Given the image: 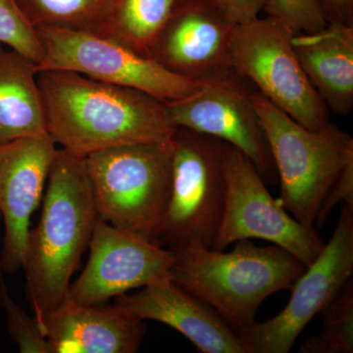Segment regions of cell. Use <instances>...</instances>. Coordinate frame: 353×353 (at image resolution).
Masks as SVG:
<instances>
[{"label":"cell","instance_id":"cell-3","mask_svg":"<svg viewBox=\"0 0 353 353\" xmlns=\"http://www.w3.org/2000/svg\"><path fill=\"white\" fill-rule=\"evenodd\" d=\"M171 280L210 306L234 331L255 321L267 299L290 290L306 266L278 245L234 243L232 252L201 243L171 250Z\"/></svg>","mask_w":353,"mask_h":353},{"label":"cell","instance_id":"cell-5","mask_svg":"<svg viewBox=\"0 0 353 353\" xmlns=\"http://www.w3.org/2000/svg\"><path fill=\"white\" fill-rule=\"evenodd\" d=\"M171 148L143 143L85 157L97 218L157 243L170 197Z\"/></svg>","mask_w":353,"mask_h":353},{"label":"cell","instance_id":"cell-22","mask_svg":"<svg viewBox=\"0 0 353 353\" xmlns=\"http://www.w3.org/2000/svg\"><path fill=\"white\" fill-rule=\"evenodd\" d=\"M0 43L18 51L37 65L43 58L37 28L27 19L16 0H0Z\"/></svg>","mask_w":353,"mask_h":353},{"label":"cell","instance_id":"cell-16","mask_svg":"<svg viewBox=\"0 0 353 353\" xmlns=\"http://www.w3.org/2000/svg\"><path fill=\"white\" fill-rule=\"evenodd\" d=\"M52 353H136L146 326L117 306H87L65 299L44 320Z\"/></svg>","mask_w":353,"mask_h":353},{"label":"cell","instance_id":"cell-8","mask_svg":"<svg viewBox=\"0 0 353 353\" xmlns=\"http://www.w3.org/2000/svg\"><path fill=\"white\" fill-rule=\"evenodd\" d=\"M37 32L43 48L38 72H75L141 90L165 102L183 99L205 85L181 78L152 58L97 32L50 26L38 27Z\"/></svg>","mask_w":353,"mask_h":353},{"label":"cell","instance_id":"cell-24","mask_svg":"<svg viewBox=\"0 0 353 353\" xmlns=\"http://www.w3.org/2000/svg\"><path fill=\"white\" fill-rule=\"evenodd\" d=\"M264 11L294 34L319 31L327 25L318 0H267Z\"/></svg>","mask_w":353,"mask_h":353},{"label":"cell","instance_id":"cell-14","mask_svg":"<svg viewBox=\"0 0 353 353\" xmlns=\"http://www.w3.org/2000/svg\"><path fill=\"white\" fill-rule=\"evenodd\" d=\"M57 152L50 134L0 145V213L6 227L0 268L7 274L23 268L30 219L43 199Z\"/></svg>","mask_w":353,"mask_h":353},{"label":"cell","instance_id":"cell-26","mask_svg":"<svg viewBox=\"0 0 353 353\" xmlns=\"http://www.w3.org/2000/svg\"><path fill=\"white\" fill-rule=\"evenodd\" d=\"M216 3L236 24L259 17L267 0H215Z\"/></svg>","mask_w":353,"mask_h":353},{"label":"cell","instance_id":"cell-17","mask_svg":"<svg viewBox=\"0 0 353 353\" xmlns=\"http://www.w3.org/2000/svg\"><path fill=\"white\" fill-rule=\"evenodd\" d=\"M292 48L309 82L329 110L353 108V25L327 23L319 31L292 34Z\"/></svg>","mask_w":353,"mask_h":353},{"label":"cell","instance_id":"cell-7","mask_svg":"<svg viewBox=\"0 0 353 353\" xmlns=\"http://www.w3.org/2000/svg\"><path fill=\"white\" fill-rule=\"evenodd\" d=\"M292 32L266 15L239 23L230 46V65L273 105L309 130L329 124V109L309 82L292 48Z\"/></svg>","mask_w":353,"mask_h":353},{"label":"cell","instance_id":"cell-4","mask_svg":"<svg viewBox=\"0 0 353 353\" xmlns=\"http://www.w3.org/2000/svg\"><path fill=\"white\" fill-rule=\"evenodd\" d=\"M250 99L280 180L278 201L301 224L314 228L323 199L345 164L353 159V139L331 123L309 130L259 92H250Z\"/></svg>","mask_w":353,"mask_h":353},{"label":"cell","instance_id":"cell-27","mask_svg":"<svg viewBox=\"0 0 353 353\" xmlns=\"http://www.w3.org/2000/svg\"><path fill=\"white\" fill-rule=\"evenodd\" d=\"M327 23L353 25V0H318Z\"/></svg>","mask_w":353,"mask_h":353},{"label":"cell","instance_id":"cell-25","mask_svg":"<svg viewBox=\"0 0 353 353\" xmlns=\"http://www.w3.org/2000/svg\"><path fill=\"white\" fill-rule=\"evenodd\" d=\"M340 203H347L353 208V159L345 164L323 199L316 215L314 227L324 226L330 213Z\"/></svg>","mask_w":353,"mask_h":353},{"label":"cell","instance_id":"cell-11","mask_svg":"<svg viewBox=\"0 0 353 353\" xmlns=\"http://www.w3.org/2000/svg\"><path fill=\"white\" fill-rule=\"evenodd\" d=\"M90 259L66 299L82 305H103L137 288L168 280L171 250L127 233L97 218L90 239Z\"/></svg>","mask_w":353,"mask_h":353},{"label":"cell","instance_id":"cell-2","mask_svg":"<svg viewBox=\"0 0 353 353\" xmlns=\"http://www.w3.org/2000/svg\"><path fill=\"white\" fill-rule=\"evenodd\" d=\"M97 221L85 157L58 148L22 268L28 299L43 332L46 316L66 299L70 281L90 245Z\"/></svg>","mask_w":353,"mask_h":353},{"label":"cell","instance_id":"cell-28","mask_svg":"<svg viewBox=\"0 0 353 353\" xmlns=\"http://www.w3.org/2000/svg\"><path fill=\"white\" fill-rule=\"evenodd\" d=\"M2 219V216H1V213H0V221H1Z\"/></svg>","mask_w":353,"mask_h":353},{"label":"cell","instance_id":"cell-13","mask_svg":"<svg viewBox=\"0 0 353 353\" xmlns=\"http://www.w3.org/2000/svg\"><path fill=\"white\" fill-rule=\"evenodd\" d=\"M250 94L239 77L205 83L183 99L166 102L169 119L175 128L213 137L238 148L260 175L274 181L277 171Z\"/></svg>","mask_w":353,"mask_h":353},{"label":"cell","instance_id":"cell-18","mask_svg":"<svg viewBox=\"0 0 353 353\" xmlns=\"http://www.w3.org/2000/svg\"><path fill=\"white\" fill-rule=\"evenodd\" d=\"M36 62L0 43V145L46 136Z\"/></svg>","mask_w":353,"mask_h":353},{"label":"cell","instance_id":"cell-19","mask_svg":"<svg viewBox=\"0 0 353 353\" xmlns=\"http://www.w3.org/2000/svg\"><path fill=\"white\" fill-rule=\"evenodd\" d=\"M187 0H115L97 34L124 44L139 54L148 52L158 34Z\"/></svg>","mask_w":353,"mask_h":353},{"label":"cell","instance_id":"cell-10","mask_svg":"<svg viewBox=\"0 0 353 353\" xmlns=\"http://www.w3.org/2000/svg\"><path fill=\"white\" fill-rule=\"evenodd\" d=\"M353 275V208L341 203L334 234L294 285L278 315L236 331L246 353H289L301 332Z\"/></svg>","mask_w":353,"mask_h":353},{"label":"cell","instance_id":"cell-1","mask_svg":"<svg viewBox=\"0 0 353 353\" xmlns=\"http://www.w3.org/2000/svg\"><path fill=\"white\" fill-rule=\"evenodd\" d=\"M46 131L63 150L88 157L118 146L172 145L166 102L75 72H39Z\"/></svg>","mask_w":353,"mask_h":353},{"label":"cell","instance_id":"cell-9","mask_svg":"<svg viewBox=\"0 0 353 353\" xmlns=\"http://www.w3.org/2000/svg\"><path fill=\"white\" fill-rule=\"evenodd\" d=\"M225 172L226 203L211 248L225 250L236 241L264 240L284 248L306 267L312 264L324 248L322 236L290 215L272 197L252 162L230 145Z\"/></svg>","mask_w":353,"mask_h":353},{"label":"cell","instance_id":"cell-23","mask_svg":"<svg viewBox=\"0 0 353 353\" xmlns=\"http://www.w3.org/2000/svg\"><path fill=\"white\" fill-rule=\"evenodd\" d=\"M0 305L6 311L9 336L21 353H52L46 334L36 318L30 317L13 301L2 278H0Z\"/></svg>","mask_w":353,"mask_h":353},{"label":"cell","instance_id":"cell-20","mask_svg":"<svg viewBox=\"0 0 353 353\" xmlns=\"http://www.w3.org/2000/svg\"><path fill=\"white\" fill-rule=\"evenodd\" d=\"M34 28H68L97 32L112 10L115 0H16Z\"/></svg>","mask_w":353,"mask_h":353},{"label":"cell","instance_id":"cell-21","mask_svg":"<svg viewBox=\"0 0 353 353\" xmlns=\"http://www.w3.org/2000/svg\"><path fill=\"white\" fill-rule=\"evenodd\" d=\"M323 330L299 347L301 353L353 352V278L320 311Z\"/></svg>","mask_w":353,"mask_h":353},{"label":"cell","instance_id":"cell-15","mask_svg":"<svg viewBox=\"0 0 353 353\" xmlns=\"http://www.w3.org/2000/svg\"><path fill=\"white\" fill-rule=\"evenodd\" d=\"M114 305L141 321L163 323L201 353H246L236 332L216 311L171 279L116 297Z\"/></svg>","mask_w":353,"mask_h":353},{"label":"cell","instance_id":"cell-6","mask_svg":"<svg viewBox=\"0 0 353 353\" xmlns=\"http://www.w3.org/2000/svg\"><path fill=\"white\" fill-rule=\"evenodd\" d=\"M228 143L176 128L171 148V190L157 245L175 250L201 243L211 248L227 196Z\"/></svg>","mask_w":353,"mask_h":353},{"label":"cell","instance_id":"cell-12","mask_svg":"<svg viewBox=\"0 0 353 353\" xmlns=\"http://www.w3.org/2000/svg\"><path fill=\"white\" fill-rule=\"evenodd\" d=\"M236 23L215 0H187L165 25L148 57L192 82L230 80V46Z\"/></svg>","mask_w":353,"mask_h":353}]
</instances>
